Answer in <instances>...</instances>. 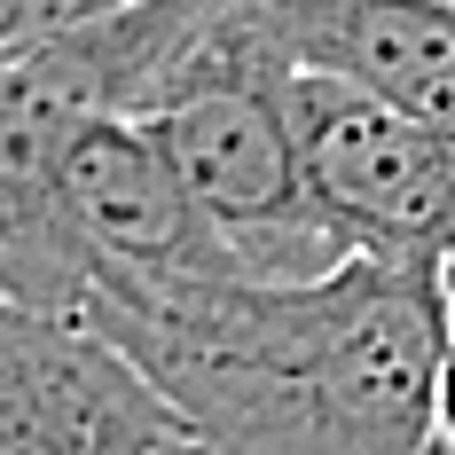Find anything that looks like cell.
Listing matches in <instances>:
<instances>
[{
	"label": "cell",
	"instance_id": "1",
	"mask_svg": "<svg viewBox=\"0 0 455 455\" xmlns=\"http://www.w3.org/2000/svg\"><path fill=\"white\" fill-rule=\"evenodd\" d=\"M102 338L220 455H432L448 259L346 251L299 283L228 275Z\"/></svg>",
	"mask_w": 455,
	"mask_h": 455
},
{
	"label": "cell",
	"instance_id": "2",
	"mask_svg": "<svg viewBox=\"0 0 455 455\" xmlns=\"http://www.w3.org/2000/svg\"><path fill=\"white\" fill-rule=\"evenodd\" d=\"M165 141L173 173L228 235V251L267 283H299L346 259V235L322 220L299 126H291V79H235V87L181 94L173 110L141 118Z\"/></svg>",
	"mask_w": 455,
	"mask_h": 455
},
{
	"label": "cell",
	"instance_id": "3",
	"mask_svg": "<svg viewBox=\"0 0 455 455\" xmlns=\"http://www.w3.org/2000/svg\"><path fill=\"white\" fill-rule=\"evenodd\" d=\"M291 126L307 188L346 251H455V118H424L354 79L299 71Z\"/></svg>",
	"mask_w": 455,
	"mask_h": 455
},
{
	"label": "cell",
	"instance_id": "4",
	"mask_svg": "<svg viewBox=\"0 0 455 455\" xmlns=\"http://www.w3.org/2000/svg\"><path fill=\"white\" fill-rule=\"evenodd\" d=\"M165 440L188 424L118 338L0 291V455H149Z\"/></svg>",
	"mask_w": 455,
	"mask_h": 455
},
{
	"label": "cell",
	"instance_id": "5",
	"mask_svg": "<svg viewBox=\"0 0 455 455\" xmlns=\"http://www.w3.org/2000/svg\"><path fill=\"white\" fill-rule=\"evenodd\" d=\"M291 71H330L354 87L455 118V0H259Z\"/></svg>",
	"mask_w": 455,
	"mask_h": 455
},
{
	"label": "cell",
	"instance_id": "6",
	"mask_svg": "<svg viewBox=\"0 0 455 455\" xmlns=\"http://www.w3.org/2000/svg\"><path fill=\"white\" fill-rule=\"evenodd\" d=\"M118 8H134V0H0V47L47 40V32H71V24L118 16Z\"/></svg>",
	"mask_w": 455,
	"mask_h": 455
},
{
	"label": "cell",
	"instance_id": "7",
	"mask_svg": "<svg viewBox=\"0 0 455 455\" xmlns=\"http://www.w3.org/2000/svg\"><path fill=\"white\" fill-rule=\"evenodd\" d=\"M432 455H455V259H448V354H440V432Z\"/></svg>",
	"mask_w": 455,
	"mask_h": 455
},
{
	"label": "cell",
	"instance_id": "8",
	"mask_svg": "<svg viewBox=\"0 0 455 455\" xmlns=\"http://www.w3.org/2000/svg\"><path fill=\"white\" fill-rule=\"evenodd\" d=\"M149 455H220V448H212V440H196V432H188V440H165V448H149Z\"/></svg>",
	"mask_w": 455,
	"mask_h": 455
}]
</instances>
